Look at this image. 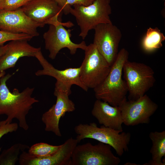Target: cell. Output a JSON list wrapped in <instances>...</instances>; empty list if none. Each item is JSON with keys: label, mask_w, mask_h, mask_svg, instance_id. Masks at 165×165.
Here are the masks:
<instances>
[{"label": "cell", "mask_w": 165, "mask_h": 165, "mask_svg": "<svg viewBox=\"0 0 165 165\" xmlns=\"http://www.w3.org/2000/svg\"><path fill=\"white\" fill-rule=\"evenodd\" d=\"M13 74H8L0 79V116L5 115L7 118L5 120L6 123H12L14 119L19 121L20 127L25 130L29 128L26 116L33 105L39 101L32 95L34 87H27L21 92L14 88L11 92L6 85V82Z\"/></svg>", "instance_id": "obj_1"}, {"label": "cell", "mask_w": 165, "mask_h": 165, "mask_svg": "<svg viewBox=\"0 0 165 165\" xmlns=\"http://www.w3.org/2000/svg\"><path fill=\"white\" fill-rule=\"evenodd\" d=\"M129 53L124 48L118 52L110 71L104 81L94 89L97 99L118 106L126 98L128 90L126 83L122 79L123 65L128 60Z\"/></svg>", "instance_id": "obj_2"}, {"label": "cell", "mask_w": 165, "mask_h": 165, "mask_svg": "<svg viewBox=\"0 0 165 165\" xmlns=\"http://www.w3.org/2000/svg\"><path fill=\"white\" fill-rule=\"evenodd\" d=\"M74 130L77 134L76 139L78 143L86 138L94 139L110 145L119 156L128 151L131 138L129 132H121L103 125L99 127L94 123L79 124Z\"/></svg>", "instance_id": "obj_3"}, {"label": "cell", "mask_w": 165, "mask_h": 165, "mask_svg": "<svg viewBox=\"0 0 165 165\" xmlns=\"http://www.w3.org/2000/svg\"><path fill=\"white\" fill-rule=\"evenodd\" d=\"M111 0H94L87 6L75 5L71 7L70 13L75 17L80 31L79 36L84 39L89 32L101 24L112 23Z\"/></svg>", "instance_id": "obj_4"}, {"label": "cell", "mask_w": 165, "mask_h": 165, "mask_svg": "<svg viewBox=\"0 0 165 165\" xmlns=\"http://www.w3.org/2000/svg\"><path fill=\"white\" fill-rule=\"evenodd\" d=\"M123 71L129 100H136L143 96L155 83L154 70L144 63L127 60L123 65Z\"/></svg>", "instance_id": "obj_5"}, {"label": "cell", "mask_w": 165, "mask_h": 165, "mask_svg": "<svg viewBox=\"0 0 165 165\" xmlns=\"http://www.w3.org/2000/svg\"><path fill=\"white\" fill-rule=\"evenodd\" d=\"M84 51V59L80 66V80L88 89H94L105 79L111 66L93 43L87 46Z\"/></svg>", "instance_id": "obj_6"}, {"label": "cell", "mask_w": 165, "mask_h": 165, "mask_svg": "<svg viewBox=\"0 0 165 165\" xmlns=\"http://www.w3.org/2000/svg\"><path fill=\"white\" fill-rule=\"evenodd\" d=\"M71 88L57 81L54 92L57 98L56 103L42 117V120L45 125V130L52 132L59 137L62 136L59 127L60 119L66 112H72L75 109V104L69 97L72 93Z\"/></svg>", "instance_id": "obj_7"}, {"label": "cell", "mask_w": 165, "mask_h": 165, "mask_svg": "<svg viewBox=\"0 0 165 165\" xmlns=\"http://www.w3.org/2000/svg\"><path fill=\"white\" fill-rule=\"evenodd\" d=\"M109 145L99 142L77 145L73 151L71 165H118L121 160L112 153Z\"/></svg>", "instance_id": "obj_8"}, {"label": "cell", "mask_w": 165, "mask_h": 165, "mask_svg": "<svg viewBox=\"0 0 165 165\" xmlns=\"http://www.w3.org/2000/svg\"><path fill=\"white\" fill-rule=\"evenodd\" d=\"M49 25L48 30L44 32L43 36L45 48L49 52L50 58L55 59L59 51L64 48L68 49L72 55L76 53L78 49L83 50L86 49L87 45L85 41L75 43L71 40L72 30L66 29L64 27L70 28L73 26V23L71 21Z\"/></svg>", "instance_id": "obj_9"}, {"label": "cell", "mask_w": 165, "mask_h": 165, "mask_svg": "<svg viewBox=\"0 0 165 165\" xmlns=\"http://www.w3.org/2000/svg\"><path fill=\"white\" fill-rule=\"evenodd\" d=\"M121 111L123 123L134 126L149 123L150 117L158 108V105L146 94L134 100L127 98L118 106Z\"/></svg>", "instance_id": "obj_10"}, {"label": "cell", "mask_w": 165, "mask_h": 165, "mask_svg": "<svg viewBox=\"0 0 165 165\" xmlns=\"http://www.w3.org/2000/svg\"><path fill=\"white\" fill-rule=\"evenodd\" d=\"M93 43L110 66L115 60L122 35L120 29L112 23L101 24L94 29Z\"/></svg>", "instance_id": "obj_11"}, {"label": "cell", "mask_w": 165, "mask_h": 165, "mask_svg": "<svg viewBox=\"0 0 165 165\" xmlns=\"http://www.w3.org/2000/svg\"><path fill=\"white\" fill-rule=\"evenodd\" d=\"M21 8L40 27L62 22L63 12L55 0H31Z\"/></svg>", "instance_id": "obj_12"}, {"label": "cell", "mask_w": 165, "mask_h": 165, "mask_svg": "<svg viewBox=\"0 0 165 165\" xmlns=\"http://www.w3.org/2000/svg\"><path fill=\"white\" fill-rule=\"evenodd\" d=\"M78 143L76 139L71 137L61 145L59 149L55 152L43 157H36L24 151L20 155L19 164L71 165L72 154Z\"/></svg>", "instance_id": "obj_13"}, {"label": "cell", "mask_w": 165, "mask_h": 165, "mask_svg": "<svg viewBox=\"0 0 165 165\" xmlns=\"http://www.w3.org/2000/svg\"><path fill=\"white\" fill-rule=\"evenodd\" d=\"M38 24L28 16L21 8L13 11L0 10V30L13 34H24L32 37L39 34Z\"/></svg>", "instance_id": "obj_14"}, {"label": "cell", "mask_w": 165, "mask_h": 165, "mask_svg": "<svg viewBox=\"0 0 165 165\" xmlns=\"http://www.w3.org/2000/svg\"><path fill=\"white\" fill-rule=\"evenodd\" d=\"M35 57L42 66V69L37 71L35 75L37 76L47 75L52 77L60 81L71 87L76 85L84 90L87 91L88 89L81 82L80 77V67L70 68L64 70H59L55 68L44 57L41 50L36 54Z\"/></svg>", "instance_id": "obj_15"}, {"label": "cell", "mask_w": 165, "mask_h": 165, "mask_svg": "<svg viewBox=\"0 0 165 165\" xmlns=\"http://www.w3.org/2000/svg\"><path fill=\"white\" fill-rule=\"evenodd\" d=\"M28 40H15L7 44L5 52L0 57V72L13 68L17 61L24 57H35L41 48L35 47L29 44Z\"/></svg>", "instance_id": "obj_16"}, {"label": "cell", "mask_w": 165, "mask_h": 165, "mask_svg": "<svg viewBox=\"0 0 165 165\" xmlns=\"http://www.w3.org/2000/svg\"><path fill=\"white\" fill-rule=\"evenodd\" d=\"M91 114L100 124L121 132L123 131V121L118 106H113L107 102L97 99L94 104Z\"/></svg>", "instance_id": "obj_17"}, {"label": "cell", "mask_w": 165, "mask_h": 165, "mask_svg": "<svg viewBox=\"0 0 165 165\" xmlns=\"http://www.w3.org/2000/svg\"><path fill=\"white\" fill-rule=\"evenodd\" d=\"M149 137L152 143L150 151L152 159L143 165H165V161L162 159L165 156V131L151 132Z\"/></svg>", "instance_id": "obj_18"}, {"label": "cell", "mask_w": 165, "mask_h": 165, "mask_svg": "<svg viewBox=\"0 0 165 165\" xmlns=\"http://www.w3.org/2000/svg\"><path fill=\"white\" fill-rule=\"evenodd\" d=\"M165 36L157 28H148L141 42L143 49L146 52L150 53L161 48Z\"/></svg>", "instance_id": "obj_19"}, {"label": "cell", "mask_w": 165, "mask_h": 165, "mask_svg": "<svg viewBox=\"0 0 165 165\" xmlns=\"http://www.w3.org/2000/svg\"><path fill=\"white\" fill-rule=\"evenodd\" d=\"M29 146L21 143L15 144L3 150L0 155V165H15L19 161L20 152L29 149Z\"/></svg>", "instance_id": "obj_20"}, {"label": "cell", "mask_w": 165, "mask_h": 165, "mask_svg": "<svg viewBox=\"0 0 165 165\" xmlns=\"http://www.w3.org/2000/svg\"><path fill=\"white\" fill-rule=\"evenodd\" d=\"M45 143H39L32 145L29 149L28 153L38 157H43L50 155L57 150L61 147Z\"/></svg>", "instance_id": "obj_21"}, {"label": "cell", "mask_w": 165, "mask_h": 165, "mask_svg": "<svg viewBox=\"0 0 165 165\" xmlns=\"http://www.w3.org/2000/svg\"><path fill=\"white\" fill-rule=\"evenodd\" d=\"M33 37L24 34H13L0 30V45L6 42L15 40L24 39L28 41Z\"/></svg>", "instance_id": "obj_22"}, {"label": "cell", "mask_w": 165, "mask_h": 165, "mask_svg": "<svg viewBox=\"0 0 165 165\" xmlns=\"http://www.w3.org/2000/svg\"><path fill=\"white\" fill-rule=\"evenodd\" d=\"M31 0H4L0 10H15L21 8Z\"/></svg>", "instance_id": "obj_23"}, {"label": "cell", "mask_w": 165, "mask_h": 165, "mask_svg": "<svg viewBox=\"0 0 165 165\" xmlns=\"http://www.w3.org/2000/svg\"><path fill=\"white\" fill-rule=\"evenodd\" d=\"M18 129L17 123H6L5 120L0 121V139L4 135L9 133L15 132ZM1 150L0 148V151Z\"/></svg>", "instance_id": "obj_24"}, {"label": "cell", "mask_w": 165, "mask_h": 165, "mask_svg": "<svg viewBox=\"0 0 165 165\" xmlns=\"http://www.w3.org/2000/svg\"><path fill=\"white\" fill-rule=\"evenodd\" d=\"M67 4L72 6L75 5H79L85 6L91 4L94 0H66Z\"/></svg>", "instance_id": "obj_25"}, {"label": "cell", "mask_w": 165, "mask_h": 165, "mask_svg": "<svg viewBox=\"0 0 165 165\" xmlns=\"http://www.w3.org/2000/svg\"><path fill=\"white\" fill-rule=\"evenodd\" d=\"M62 9L63 13L65 15L70 13V10L72 6L68 5L66 0H55Z\"/></svg>", "instance_id": "obj_26"}, {"label": "cell", "mask_w": 165, "mask_h": 165, "mask_svg": "<svg viewBox=\"0 0 165 165\" xmlns=\"http://www.w3.org/2000/svg\"><path fill=\"white\" fill-rule=\"evenodd\" d=\"M7 48V44L5 45H0V57L5 52Z\"/></svg>", "instance_id": "obj_27"}, {"label": "cell", "mask_w": 165, "mask_h": 165, "mask_svg": "<svg viewBox=\"0 0 165 165\" xmlns=\"http://www.w3.org/2000/svg\"><path fill=\"white\" fill-rule=\"evenodd\" d=\"M5 74L6 72L5 71L0 72V79L2 77L5 75Z\"/></svg>", "instance_id": "obj_28"}, {"label": "cell", "mask_w": 165, "mask_h": 165, "mask_svg": "<svg viewBox=\"0 0 165 165\" xmlns=\"http://www.w3.org/2000/svg\"><path fill=\"white\" fill-rule=\"evenodd\" d=\"M4 0H0V10Z\"/></svg>", "instance_id": "obj_29"}]
</instances>
